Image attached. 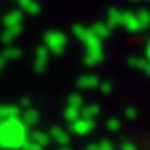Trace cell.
<instances>
[{
  "mask_svg": "<svg viewBox=\"0 0 150 150\" xmlns=\"http://www.w3.org/2000/svg\"><path fill=\"white\" fill-rule=\"evenodd\" d=\"M150 24V13L137 11V13H125L123 15V25H127L130 31H139Z\"/></svg>",
  "mask_w": 150,
  "mask_h": 150,
  "instance_id": "cell-1",
  "label": "cell"
},
{
  "mask_svg": "<svg viewBox=\"0 0 150 150\" xmlns=\"http://www.w3.org/2000/svg\"><path fill=\"white\" fill-rule=\"evenodd\" d=\"M123 15L125 13L117 11V9H110L109 15H107V22L110 25H120V24H123Z\"/></svg>",
  "mask_w": 150,
  "mask_h": 150,
  "instance_id": "cell-2",
  "label": "cell"
},
{
  "mask_svg": "<svg viewBox=\"0 0 150 150\" xmlns=\"http://www.w3.org/2000/svg\"><path fill=\"white\" fill-rule=\"evenodd\" d=\"M94 33H98V35H107L109 33V27H105V25H101V24H98V25H94Z\"/></svg>",
  "mask_w": 150,
  "mask_h": 150,
  "instance_id": "cell-3",
  "label": "cell"
}]
</instances>
